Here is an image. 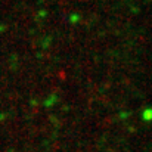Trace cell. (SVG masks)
Wrapping results in <instances>:
<instances>
[{
  "mask_svg": "<svg viewBox=\"0 0 152 152\" xmlns=\"http://www.w3.org/2000/svg\"><path fill=\"white\" fill-rule=\"evenodd\" d=\"M55 99H56V95L50 96V98H49L48 101L45 102V105H46V106H52V105H53V101H55Z\"/></svg>",
  "mask_w": 152,
  "mask_h": 152,
  "instance_id": "7a4b0ae2",
  "label": "cell"
},
{
  "mask_svg": "<svg viewBox=\"0 0 152 152\" xmlns=\"http://www.w3.org/2000/svg\"><path fill=\"white\" fill-rule=\"evenodd\" d=\"M78 21V15H71V22H77Z\"/></svg>",
  "mask_w": 152,
  "mask_h": 152,
  "instance_id": "3957f363",
  "label": "cell"
},
{
  "mask_svg": "<svg viewBox=\"0 0 152 152\" xmlns=\"http://www.w3.org/2000/svg\"><path fill=\"white\" fill-rule=\"evenodd\" d=\"M142 120L148 124V123H151L152 121V108L149 106H146L143 111H142Z\"/></svg>",
  "mask_w": 152,
  "mask_h": 152,
  "instance_id": "6da1fadb",
  "label": "cell"
}]
</instances>
